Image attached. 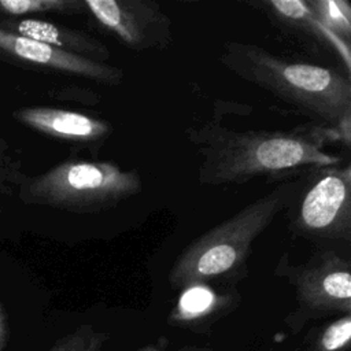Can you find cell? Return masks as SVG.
Returning a JSON list of instances; mask_svg holds the SVG:
<instances>
[{
    "label": "cell",
    "instance_id": "13",
    "mask_svg": "<svg viewBox=\"0 0 351 351\" xmlns=\"http://www.w3.org/2000/svg\"><path fill=\"white\" fill-rule=\"evenodd\" d=\"M85 0H0V14L23 16L33 14H86Z\"/></svg>",
    "mask_w": 351,
    "mask_h": 351
},
{
    "label": "cell",
    "instance_id": "11",
    "mask_svg": "<svg viewBox=\"0 0 351 351\" xmlns=\"http://www.w3.org/2000/svg\"><path fill=\"white\" fill-rule=\"evenodd\" d=\"M0 27L21 37L43 43L56 49L95 62L107 63L111 51L89 33L38 18H4Z\"/></svg>",
    "mask_w": 351,
    "mask_h": 351
},
{
    "label": "cell",
    "instance_id": "4",
    "mask_svg": "<svg viewBox=\"0 0 351 351\" xmlns=\"http://www.w3.org/2000/svg\"><path fill=\"white\" fill-rule=\"evenodd\" d=\"M143 191L137 170H125L111 160L67 159L49 170L29 176L18 197L25 204L93 214L134 197Z\"/></svg>",
    "mask_w": 351,
    "mask_h": 351
},
{
    "label": "cell",
    "instance_id": "16",
    "mask_svg": "<svg viewBox=\"0 0 351 351\" xmlns=\"http://www.w3.org/2000/svg\"><path fill=\"white\" fill-rule=\"evenodd\" d=\"M110 340L107 332L95 329L92 325H80L73 332L60 337L49 351H103Z\"/></svg>",
    "mask_w": 351,
    "mask_h": 351
},
{
    "label": "cell",
    "instance_id": "18",
    "mask_svg": "<svg viewBox=\"0 0 351 351\" xmlns=\"http://www.w3.org/2000/svg\"><path fill=\"white\" fill-rule=\"evenodd\" d=\"M51 95L59 100H71V101H77V103L88 106V107H93V106L99 104V101L101 99L96 90L88 89L84 86H78V85L63 86V88L52 92Z\"/></svg>",
    "mask_w": 351,
    "mask_h": 351
},
{
    "label": "cell",
    "instance_id": "6",
    "mask_svg": "<svg viewBox=\"0 0 351 351\" xmlns=\"http://www.w3.org/2000/svg\"><path fill=\"white\" fill-rule=\"evenodd\" d=\"M274 274L295 289L296 315L318 318L351 314V263L335 247H318L304 263H293L282 252Z\"/></svg>",
    "mask_w": 351,
    "mask_h": 351
},
{
    "label": "cell",
    "instance_id": "9",
    "mask_svg": "<svg viewBox=\"0 0 351 351\" xmlns=\"http://www.w3.org/2000/svg\"><path fill=\"white\" fill-rule=\"evenodd\" d=\"M267 21L281 33L308 48L335 55L344 74H351V44L329 32L315 16L306 0H261L252 1Z\"/></svg>",
    "mask_w": 351,
    "mask_h": 351
},
{
    "label": "cell",
    "instance_id": "19",
    "mask_svg": "<svg viewBox=\"0 0 351 351\" xmlns=\"http://www.w3.org/2000/svg\"><path fill=\"white\" fill-rule=\"evenodd\" d=\"M8 339V324H7V317L3 310V306L0 303V351L4 350Z\"/></svg>",
    "mask_w": 351,
    "mask_h": 351
},
{
    "label": "cell",
    "instance_id": "3",
    "mask_svg": "<svg viewBox=\"0 0 351 351\" xmlns=\"http://www.w3.org/2000/svg\"><path fill=\"white\" fill-rule=\"evenodd\" d=\"M300 177L281 181L270 192L193 239L173 262L169 271L171 288L184 289L213 281L234 284L244 278L254 241L288 207Z\"/></svg>",
    "mask_w": 351,
    "mask_h": 351
},
{
    "label": "cell",
    "instance_id": "2",
    "mask_svg": "<svg viewBox=\"0 0 351 351\" xmlns=\"http://www.w3.org/2000/svg\"><path fill=\"white\" fill-rule=\"evenodd\" d=\"M219 62L239 78L271 93L350 143L351 81L336 69L289 62L250 43L226 41Z\"/></svg>",
    "mask_w": 351,
    "mask_h": 351
},
{
    "label": "cell",
    "instance_id": "1",
    "mask_svg": "<svg viewBox=\"0 0 351 351\" xmlns=\"http://www.w3.org/2000/svg\"><path fill=\"white\" fill-rule=\"evenodd\" d=\"M185 136L202 158L197 181L208 186L243 185L255 178L304 173L313 167L341 165L326 145L350 143L333 128L313 122L291 129H233L217 118L192 126Z\"/></svg>",
    "mask_w": 351,
    "mask_h": 351
},
{
    "label": "cell",
    "instance_id": "20",
    "mask_svg": "<svg viewBox=\"0 0 351 351\" xmlns=\"http://www.w3.org/2000/svg\"><path fill=\"white\" fill-rule=\"evenodd\" d=\"M138 351H166V350H159L155 347H144V348H140ZM181 351H189V350H181Z\"/></svg>",
    "mask_w": 351,
    "mask_h": 351
},
{
    "label": "cell",
    "instance_id": "5",
    "mask_svg": "<svg viewBox=\"0 0 351 351\" xmlns=\"http://www.w3.org/2000/svg\"><path fill=\"white\" fill-rule=\"evenodd\" d=\"M288 229L295 237L318 247L351 241V167L330 165L313 167L284 210Z\"/></svg>",
    "mask_w": 351,
    "mask_h": 351
},
{
    "label": "cell",
    "instance_id": "14",
    "mask_svg": "<svg viewBox=\"0 0 351 351\" xmlns=\"http://www.w3.org/2000/svg\"><path fill=\"white\" fill-rule=\"evenodd\" d=\"M319 22L335 36L351 44V5L347 0H306Z\"/></svg>",
    "mask_w": 351,
    "mask_h": 351
},
{
    "label": "cell",
    "instance_id": "7",
    "mask_svg": "<svg viewBox=\"0 0 351 351\" xmlns=\"http://www.w3.org/2000/svg\"><path fill=\"white\" fill-rule=\"evenodd\" d=\"M97 26L132 51L166 49L173 43L171 19L154 0H85Z\"/></svg>",
    "mask_w": 351,
    "mask_h": 351
},
{
    "label": "cell",
    "instance_id": "17",
    "mask_svg": "<svg viewBox=\"0 0 351 351\" xmlns=\"http://www.w3.org/2000/svg\"><path fill=\"white\" fill-rule=\"evenodd\" d=\"M27 177L22 162L12 155L5 140L0 138V197L18 195Z\"/></svg>",
    "mask_w": 351,
    "mask_h": 351
},
{
    "label": "cell",
    "instance_id": "15",
    "mask_svg": "<svg viewBox=\"0 0 351 351\" xmlns=\"http://www.w3.org/2000/svg\"><path fill=\"white\" fill-rule=\"evenodd\" d=\"M311 351H351V314L339 315L322 326Z\"/></svg>",
    "mask_w": 351,
    "mask_h": 351
},
{
    "label": "cell",
    "instance_id": "12",
    "mask_svg": "<svg viewBox=\"0 0 351 351\" xmlns=\"http://www.w3.org/2000/svg\"><path fill=\"white\" fill-rule=\"evenodd\" d=\"M236 299L234 291L219 292L210 284H193L181 289L169 321L184 326L207 322L229 311Z\"/></svg>",
    "mask_w": 351,
    "mask_h": 351
},
{
    "label": "cell",
    "instance_id": "8",
    "mask_svg": "<svg viewBox=\"0 0 351 351\" xmlns=\"http://www.w3.org/2000/svg\"><path fill=\"white\" fill-rule=\"evenodd\" d=\"M0 58L38 70L84 78L106 86H118L125 77L123 70L114 64L69 53L21 37L3 27H0Z\"/></svg>",
    "mask_w": 351,
    "mask_h": 351
},
{
    "label": "cell",
    "instance_id": "10",
    "mask_svg": "<svg viewBox=\"0 0 351 351\" xmlns=\"http://www.w3.org/2000/svg\"><path fill=\"white\" fill-rule=\"evenodd\" d=\"M16 122L41 134L89 149L93 155L112 134V125L101 118L74 110L33 106L12 112Z\"/></svg>",
    "mask_w": 351,
    "mask_h": 351
}]
</instances>
